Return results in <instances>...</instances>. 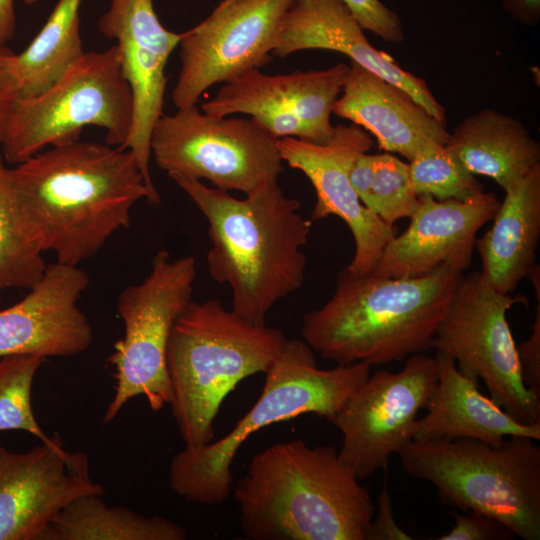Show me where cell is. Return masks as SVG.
Returning a JSON list of instances; mask_svg holds the SVG:
<instances>
[{
	"label": "cell",
	"instance_id": "cell-1",
	"mask_svg": "<svg viewBox=\"0 0 540 540\" xmlns=\"http://www.w3.org/2000/svg\"><path fill=\"white\" fill-rule=\"evenodd\" d=\"M8 179L44 252L70 266L95 256L130 227L139 200L160 204L134 154L109 144L74 141L46 148L8 168Z\"/></svg>",
	"mask_w": 540,
	"mask_h": 540
},
{
	"label": "cell",
	"instance_id": "cell-2",
	"mask_svg": "<svg viewBox=\"0 0 540 540\" xmlns=\"http://www.w3.org/2000/svg\"><path fill=\"white\" fill-rule=\"evenodd\" d=\"M171 178L208 222L209 273L231 288L232 310L255 325H265L272 307L303 285L302 248L312 220L301 214L300 202L286 196L277 181L238 199L198 179Z\"/></svg>",
	"mask_w": 540,
	"mask_h": 540
},
{
	"label": "cell",
	"instance_id": "cell-3",
	"mask_svg": "<svg viewBox=\"0 0 540 540\" xmlns=\"http://www.w3.org/2000/svg\"><path fill=\"white\" fill-rule=\"evenodd\" d=\"M233 494L252 540H365L376 510L334 447L300 439L253 456Z\"/></svg>",
	"mask_w": 540,
	"mask_h": 540
},
{
	"label": "cell",
	"instance_id": "cell-4",
	"mask_svg": "<svg viewBox=\"0 0 540 540\" xmlns=\"http://www.w3.org/2000/svg\"><path fill=\"white\" fill-rule=\"evenodd\" d=\"M461 276L445 265L412 278L345 267L330 299L304 315L303 340L337 365L404 361L431 348Z\"/></svg>",
	"mask_w": 540,
	"mask_h": 540
},
{
	"label": "cell",
	"instance_id": "cell-5",
	"mask_svg": "<svg viewBox=\"0 0 540 540\" xmlns=\"http://www.w3.org/2000/svg\"><path fill=\"white\" fill-rule=\"evenodd\" d=\"M287 341L281 330L255 325L218 299L189 303L174 323L166 354L169 405L185 446L212 441L226 396L241 380L266 373Z\"/></svg>",
	"mask_w": 540,
	"mask_h": 540
},
{
	"label": "cell",
	"instance_id": "cell-6",
	"mask_svg": "<svg viewBox=\"0 0 540 540\" xmlns=\"http://www.w3.org/2000/svg\"><path fill=\"white\" fill-rule=\"evenodd\" d=\"M370 371L371 366L362 362L320 369L313 349L304 340H288L265 373L258 400L236 425L216 441L185 446L173 456L169 470L171 489L194 503H223L231 492L233 460L252 434L307 413L331 421Z\"/></svg>",
	"mask_w": 540,
	"mask_h": 540
},
{
	"label": "cell",
	"instance_id": "cell-7",
	"mask_svg": "<svg viewBox=\"0 0 540 540\" xmlns=\"http://www.w3.org/2000/svg\"><path fill=\"white\" fill-rule=\"evenodd\" d=\"M508 436L499 445L471 438L412 440L399 453L404 470L432 483L448 507L492 517L516 537L540 539V447Z\"/></svg>",
	"mask_w": 540,
	"mask_h": 540
},
{
	"label": "cell",
	"instance_id": "cell-8",
	"mask_svg": "<svg viewBox=\"0 0 540 540\" xmlns=\"http://www.w3.org/2000/svg\"><path fill=\"white\" fill-rule=\"evenodd\" d=\"M132 121V94L113 45L85 52L45 91L17 97L0 150L6 162L16 165L46 148L80 140L87 126L102 128L107 144L122 148Z\"/></svg>",
	"mask_w": 540,
	"mask_h": 540
},
{
	"label": "cell",
	"instance_id": "cell-9",
	"mask_svg": "<svg viewBox=\"0 0 540 540\" xmlns=\"http://www.w3.org/2000/svg\"><path fill=\"white\" fill-rule=\"evenodd\" d=\"M195 278L192 256L171 259L166 250H160L152 259L148 276L118 296L124 335L108 358L116 385L104 423L112 421L136 396H144L155 412L169 404L168 342L174 323L192 301Z\"/></svg>",
	"mask_w": 540,
	"mask_h": 540
},
{
	"label": "cell",
	"instance_id": "cell-10",
	"mask_svg": "<svg viewBox=\"0 0 540 540\" xmlns=\"http://www.w3.org/2000/svg\"><path fill=\"white\" fill-rule=\"evenodd\" d=\"M523 295L496 290L480 270L461 276L437 326L431 348L452 357L458 370L522 424L540 422V398L524 384L507 312Z\"/></svg>",
	"mask_w": 540,
	"mask_h": 540
},
{
	"label": "cell",
	"instance_id": "cell-11",
	"mask_svg": "<svg viewBox=\"0 0 540 540\" xmlns=\"http://www.w3.org/2000/svg\"><path fill=\"white\" fill-rule=\"evenodd\" d=\"M151 156L170 177L206 179L245 195L278 181L283 161L277 138L256 120L214 116L196 105L163 114L152 130Z\"/></svg>",
	"mask_w": 540,
	"mask_h": 540
},
{
	"label": "cell",
	"instance_id": "cell-12",
	"mask_svg": "<svg viewBox=\"0 0 540 540\" xmlns=\"http://www.w3.org/2000/svg\"><path fill=\"white\" fill-rule=\"evenodd\" d=\"M398 372L370 374L346 398L330 421L342 434L340 460L359 480L386 469L393 454L413 440L418 413L436 386L435 357H407Z\"/></svg>",
	"mask_w": 540,
	"mask_h": 540
},
{
	"label": "cell",
	"instance_id": "cell-13",
	"mask_svg": "<svg viewBox=\"0 0 540 540\" xmlns=\"http://www.w3.org/2000/svg\"><path fill=\"white\" fill-rule=\"evenodd\" d=\"M294 0H223L195 27L182 32L175 107L196 105L211 86L268 64Z\"/></svg>",
	"mask_w": 540,
	"mask_h": 540
},
{
	"label": "cell",
	"instance_id": "cell-14",
	"mask_svg": "<svg viewBox=\"0 0 540 540\" xmlns=\"http://www.w3.org/2000/svg\"><path fill=\"white\" fill-rule=\"evenodd\" d=\"M350 66L268 75L249 70L225 82L200 109L214 116L247 115L275 138L326 143L332 136L333 106Z\"/></svg>",
	"mask_w": 540,
	"mask_h": 540
},
{
	"label": "cell",
	"instance_id": "cell-15",
	"mask_svg": "<svg viewBox=\"0 0 540 540\" xmlns=\"http://www.w3.org/2000/svg\"><path fill=\"white\" fill-rule=\"evenodd\" d=\"M373 144L371 135L354 123L334 126L331 138L322 144L295 137L277 139L282 161L301 171L315 189L311 220L334 215L349 227L355 253L346 268L357 274L371 272L385 246L398 234L395 225L385 223L363 205L349 180L353 160Z\"/></svg>",
	"mask_w": 540,
	"mask_h": 540
},
{
	"label": "cell",
	"instance_id": "cell-16",
	"mask_svg": "<svg viewBox=\"0 0 540 540\" xmlns=\"http://www.w3.org/2000/svg\"><path fill=\"white\" fill-rule=\"evenodd\" d=\"M103 494L87 455L67 451L57 435L23 453L0 444V540H42L67 505Z\"/></svg>",
	"mask_w": 540,
	"mask_h": 540
},
{
	"label": "cell",
	"instance_id": "cell-17",
	"mask_svg": "<svg viewBox=\"0 0 540 540\" xmlns=\"http://www.w3.org/2000/svg\"><path fill=\"white\" fill-rule=\"evenodd\" d=\"M98 30L116 42L121 72L132 94V127L122 148L134 154L147 185L158 192L150 173L151 135L164 114L165 70L182 32L161 24L153 0H111L98 20Z\"/></svg>",
	"mask_w": 540,
	"mask_h": 540
},
{
	"label": "cell",
	"instance_id": "cell-18",
	"mask_svg": "<svg viewBox=\"0 0 540 540\" xmlns=\"http://www.w3.org/2000/svg\"><path fill=\"white\" fill-rule=\"evenodd\" d=\"M499 205L495 194L485 191L465 200L419 196L409 226L385 246L372 272L412 278L445 265L462 274L471 265L477 232Z\"/></svg>",
	"mask_w": 540,
	"mask_h": 540
},
{
	"label": "cell",
	"instance_id": "cell-19",
	"mask_svg": "<svg viewBox=\"0 0 540 540\" xmlns=\"http://www.w3.org/2000/svg\"><path fill=\"white\" fill-rule=\"evenodd\" d=\"M88 284V275L78 266L47 265L22 300L0 310V359L85 352L93 341V328L78 301Z\"/></svg>",
	"mask_w": 540,
	"mask_h": 540
},
{
	"label": "cell",
	"instance_id": "cell-20",
	"mask_svg": "<svg viewBox=\"0 0 540 540\" xmlns=\"http://www.w3.org/2000/svg\"><path fill=\"white\" fill-rule=\"evenodd\" d=\"M320 49L340 52L351 61L405 90L430 114L445 122V109L426 82L374 48L341 0H294L286 12L274 56Z\"/></svg>",
	"mask_w": 540,
	"mask_h": 540
},
{
	"label": "cell",
	"instance_id": "cell-21",
	"mask_svg": "<svg viewBox=\"0 0 540 540\" xmlns=\"http://www.w3.org/2000/svg\"><path fill=\"white\" fill-rule=\"evenodd\" d=\"M342 96L332 113L369 131L380 149L411 161L418 153L445 145V122L430 114L405 90L351 61Z\"/></svg>",
	"mask_w": 540,
	"mask_h": 540
},
{
	"label": "cell",
	"instance_id": "cell-22",
	"mask_svg": "<svg viewBox=\"0 0 540 540\" xmlns=\"http://www.w3.org/2000/svg\"><path fill=\"white\" fill-rule=\"evenodd\" d=\"M435 359L437 383L426 415L414 424L413 440L471 438L491 445L508 436L540 440V422L519 423L482 394L478 382L462 374L452 357L436 351Z\"/></svg>",
	"mask_w": 540,
	"mask_h": 540
},
{
	"label": "cell",
	"instance_id": "cell-23",
	"mask_svg": "<svg viewBox=\"0 0 540 540\" xmlns=\"http://www.w3.org/2000/svg\"><path fill=\"white\" fill-rule=\"evenodd\" d=\"M490 229L476 239L481 273L511 294L536 265L540 239V165L505 190Z\"/></svg>",
	"mask_w": 540,
	"mask_h": 540
},
{
	"label": "cell",
	"instance_id": "cell-24",
	"mask_svg": "<svg viewBox=\"0 0 540 540\" xmlns=\"http://www.w3.org/2000/svg\"><path fill=\"white\" fill-rule=\"evenodd\" d=\"M445 146L470 173L492 178L504 191L540 165V145L528 129L493 109L465 118Z\"/></svg>",
	"mask_w": 540,
	"mask_h": 540
},
{
	"label": "cell",
	"instance_id": "cell-25",
	"mask_svg": "<svg viewBox=\"0 0 540 540\" xmlns=\"http://www.w3.org/2000/svg\"><path fill=\"white\" fill-rule=\"evenodd\" d=\"M185 530L162 516L108 506L99 495L80 497L52 521L42 540H183Z\"/></svg>",
	"mask_w": 540,
	"mask_h": 540
},
{
	"label": "cell",
	"instance_id": "cell-26",
	"mask_svg": "<svg viewBox=\"0 0 540 540\" xmlns=\"http://www.w3.org/2000/svg\"><path fill=\"white\" fill-rule=\"evenodd\" d=\"M82 0H58L25 50L16 54L13 73L18 97L35 96L53 85L84 53L79 10Z\"/></svg>",
	"mask_w": 540,
	"mask_h": 540
},
{
	"label": "cell",
	"instance_id": "cell-27",
	"mask_svg": "<svg viewBox=\"0 0 540 540\" xmlns=\"http://www.w3.org/2000/svg\"><path fill=\"white\" fill-rule=\"evenodd\" d=\"M0 150V302L9 288L30 289L44 275V250L23 216Z\"/></svg>",
	"mask_w": 540,
	"mask_h": 540
},
{
	"label": "cell",
	"instance_id": "cell-28",
	"mask_svg": "<svg viewBox=\"0 0 540 540\" xmlns=\"http://www.w3.org/2000/svg\"><path fill=\"white\" fill-rule=\"evenodd\" d=\"M408 164L411 188L417 196L465 200L484 191L483 185L446 148L433 145Z\"/></svg>",
	"mask_w": 540,
	"mask_h": 540
},
{
	"label": "cell",
	"instance_id": "cell-29",
	"mask_svg": "<svg viewBox=\"0 0 540 540\" xmlns=\"http://www.w3.org/2000/svg\"><path fill=\"white\" fill-rule=\"evenodd\" d=\"M46 358L12 355L0 359V431L22 430L50 442L36 420L31 405V389L38 369Z\"/></svg>",
	"mask_w": 540,
	"mask_h": 540
},
{
	"label": "cell",
	"instance_id": "cell-30",
	"mask_svg": "<svg viewBox=\"0 0 540 540\" xmlns=\"http://www.w3.org/2000/svg\"><path fill=\"white\" fill-rule=\"evenodd\" d=\"M419 203L411 188L408 164L392 155H376L372 184L364 206L385 223L394 225L402 218H410Z\"/></svg>",
	"mask_w": 540,
	"mask_h": 540
},
{
	"label": "cell",
	"instance_id": "cell-31",
	"mask_svg": "<svg viewBox=\"0 0 540 540\" xmlns=\"http://www.w3.org/2000/svg\"><path fill=\"white\" fill-rule=\"evenodd\" d=\"M362 27L386 41L399 43L404 38L401 20L380 0H341Z\"/></svg>",
	"mask_w": 540,
	"mask_h": 540
},
{
	"label": "cell",
	"instance_id": "cell-32",
	"mask_svg": "<svg viewBox=\"0 0 540 540\" xmlns=\"http://www.w3.org/2000/svg\"><path fill=\"white\" fill-rule=\"evenodd\" d=\"M537 298L534 322L529 338L516 344L517 357L525 386L540 398V267L534 266L528 275Z\"/></svg>",
	"mask_w": 540,
	"mask_h": 540
},
{
	"label": "cell",
	"instance_id": "cell-33",
	"mask_svg": "<svg viewBox=\"0 0 540 540\" xmlns=\"http://www.w3.org/2000/svg\"><path fill=\"white\" fill-rule=\"evenodd\" d=\"M455 524L437 540H507L515 534L498 520L482 513H454Z\"/></svg>",
	"mask_w": 540,
	"mask_h": 540
},
{
	"label": "cell",
	"instance_id": "cell-34",
	"mask_svg": "<svg viewBox=\"0 0 540 540\" xmlns=\"http://www.w3.org/2000/svg\"><path fill=\"white\" fill-rule=\"evenodd\" d=\"M411 537L394 518L388 489L384 486L379 494L377 511L365 533V540H411Z\"/></svg>",
	"mask_w": 540,
	"mask_h": 540
},
{
	"label": "cell",
	"instance_id": "cell-35",
	"mask_svg": "<svg viewBox=\"0 0 540 540\" xmlns=\"http://www.w3.org/2000/svg\"><path fill=\"white\" fill-rule=\"evenodd\" d=\"M14 56L13 51L0 45V141L11 106L18 97L13 73Z\"/></svg>",
	"mask_w": 540,
	"mask_h": 540
},
{
	"label": "cell",
	"instance_id": "cell-36",
	"mask_svg": "<svg viewBox=\"0 0 540 540\" xmlns=\"http://www.w3.org/2000/svg\"><path fill=\"white\" fill-rule=\"evenodd\" d=\"M376 155L361 153L353 160L349 170L350 183L360 201H366L375 171Z\"/></svg>",
	"mask_w": 540,
	"mask_h": 540
},
{
	"label": "cell",
	"instance_id": "cell-37",
	"mask_svg": "<svg viewBox=\"0 0 540 540\" xmlns=\"http://www.w3.org/2000/svg\"><path fill=\"white\" fill-rule=\"evenodd\" d=\"M503 7L523 23H535L540 15V0H502Z\"/></svg>",
	"mask_w": 540,
	"mask_h": 540
},
{
	"label": "cell",
	"instance_id": "cell-38",
	"mask_svg": "<svg viewBox=\"0 0 540 540\" xmlns=\"http://www.w3.org/2000/svg\"><path fill=\"white\" fill-rule=\"evenodd\" d=\"M16 27L14 0H0V45L13 38Z\"/></svg>",
	"mask_w": 540,
	"mask_h": 540
},
{
	"label": "cell",
	"instance_id": "cell-39",
	"mask_svg": "<svg viewBox=\"0 0 540 540\" xmlns=\"http://www.w3.org/2000/svg\"><path fill=\"white\" fill-rule=\"evenodd\" d=\"M37 1H38V0H24V3H25L26 5H32V4L36 3Z\"/></svg>",
	"mask_w": 540,
	"mask_h": 540
}]
</instances>
